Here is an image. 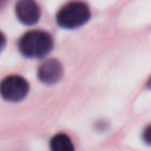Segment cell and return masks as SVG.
Returning a JSON list of instances; mask_svg holds the SVG:
<instances>
[{"mask_svg": "<svg viewBox=\"0 0 151 151\" xmlns=\"http://www.w3.org/2000/svg\"><path fill=\"white\" fill-rule=\"evenodd\" d=\"M28 89H30L28 82L21 76H9L2 82V86H0L2 96L6 101H12V102L22 101L27 96Z\"/></svg>", "mask_w": 151, "mask_h": 151, "instance_id": "obj_3", "label": "cell"}, {"mask_svg": "<svg viewBox=\"0 0 151 151\" xmlns=\"http://www.w3.org/2000/svg\"><path fill=\"white\" fill-rule=\"evenodd\" d=\"M15 12L18 19L25 25H33L40 18V9L39 5L36 3V0H18Z\"/></svg>", "mask_w": 151, "mask_h": 151, "instance_id": "obj_5", "label": "cell"}, {"mask_svg": "<svg viewBox=\"0 0 151 151\" xmlns=\"http://www.w3.org/2000/svg\"><path fill=\"white\" fill-rule=\"evenodd\" d=\"M91 18V11L83 2H71L65 5L56 15V21L62 28H77L85 25Z\"/></svg>", "mask_w": 151, "mask_h": 151, "instance_id": "obj_2", "label": "cell"}, {"mask_svg": "<svg viewBox=\"0 0 151 151\" xmlns=\"http://www.w3.org/2000/svg\"><path fill=\"white\" fill-rule=\"evenodd\" d=\"M50 148L53 151H73L74 150V145H73L71 139L65 133H58V135H55L52 138Z\"/></svg>", "mask_w": 151, "mask_h": 151, "instance_id": "obj_6", "label": "cell"}, {"mask_svg": "<svg viewBox=\"0 0 151 151\" xmlns=\"http://www.w3.org/2000/svg\"><path fill=\"white\" fill-rule=\"evenodd\" d=\"M53 40L50 34L42 30L28 31L19 40V50L28 58H42L52 50Z\"/></svg>", "mask_w": 151, "mask_h": 151, "instance_id": "obj_1", "label": "cell"}, {"mask_svg": "<svg viewBox=\"0 0 151 151\" xmlns=\"http://www.w3.org/2000/svg\"><path fill=\"white\" fill-rule=\"evenodd\" d=\"M144 141H145L147 144H150V145H151V124L144 130Z\"/></svg>", "mask_w": 151, "mask_h": 151, "instance_id": "obj_7", "label": "cell"}, {"mask_svg": "<svg viewBox=\"0 0 151 151\" xmlns=\"http://www.w3.org/2000/svg\"><path fill=\"white\" fill-rule=\"evenodd\" d=\"M62 74H64V68L62 64L58 59H47L45 61L37 71V76L42 83L46 85H55L62 79Z\"/></svg>", "mask_w": 151, "mask_h": 151, "instance_id": "obj_4", "label": "cell"}, {"mask_svg": "<svg viewBox=\"0 0 151 151\" xmlns=\"http://www.w3.org/2000/svg\"><path fill=\"white\" fill-rule=\"evenodd\" d=\"M148 86H150V88H151V79H150V82H148Z\"/></svg>", "mask_w": 151, "mask_h": 151, "instance_id": "obj_8", "label": "cell"}]
</instances>
